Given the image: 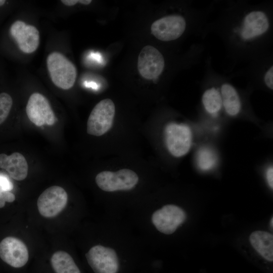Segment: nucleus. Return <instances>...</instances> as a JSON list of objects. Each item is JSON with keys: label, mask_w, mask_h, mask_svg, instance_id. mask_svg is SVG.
Masks as SVG:
<instances>
[{"label": "nucleus", "mask_w": 273, "mask_h": 273, "mask_svg": "<svg viewBox=\"0 0 273 273\" xmlns=\"http://www.w3.org/2000/svg\"><path fill=\"white\" fill-rule=\"evenodd\" d=\"M47 65L52 81L57 87L68 89L75 82L77 71L75 65L60 53L49 55Z\"/></svg>", "instance_id": "obj_1"}, {"label": "nucleus", "mask_w": 273, "mask_h": 273, "mask_svg": "<svg viewBox=\"0 0 273 273\" xmlns=\"http://www.w3.org/2000/svg\"><path fill=\"white\" fill-rule=\"evenodd\" d=\"M164 134L166 146L172 156L180 157L189 152L192 145L193 134L187 124L170 123L166 126Z\"/></svg>", "instance_id": "obj_2"}, {"label": "nucleus", "mask_w": 273, "mask_h": 273, "mask_svg": "<svg viewBox=\"0 0 273 273\" xmlns=\"http://www.w3.org/2000/svg\"><path fill=\"white\" fill-rule=\"evenodd\" d=\"M115 113V107L110 99L99 102L93 108L87 122V132L95 136H101L112 127Z\"/></svg>", "instance_id": "obj_3"}, {"label": "nucleus", "mask_w": 273, "mask_h": 273, "mask_svg": "<svg viewBox=\"0 0 273 273\" xmlns=\"http://www.w3.org/2000/svg\"><path fill=\"white\" fill-rule=\"evenodd\" d=\"M138 181L136 173L126 168L116 172L102 171L96 177L98 186L103 191L110 192L130 190L135 186Z\"/></svg>", "instance_id": "obj_4"}, {"label": "nucleus", "mask_w": 273, "mask_h": 273, "mask_svg": "<svg viewBox=\"0 0 273 273\" xmlns=\"http://www.w3.org/2000/svg\"><path fill=\"white\" fill-rule=\"evenodd\" d=\"M85 256L95 273H117L119 260L115 250L98 245L92 247Z\"/></svg>", "instance_id": "obj_5"}, {"label": "nucleus", "mask_w": 273, "mask_h": 273, "mask_svg": "<svg viewBox=\"0 0 273 273\" xmlns=\"http://www.w3.org/2000/svg\"><path fill=\"white\" fill-rule=\"evenodd\" d=\"M67 201V194L63 188L58 186L50 187L37 199L38 211L45 217L56 216L65 208Z\"/></svg>", "instance_id": "obj_6"}, {"label": "nucleus", "mask_w": 273, "mask_h": 273, "mask_svg": "<svg viewBox=\"0 0 273 273\" xmlns=\"http://www.w3.org/2000/svg\"><path fill=\"white\" fill-rule=\"evenodd\" d=\"M186 212L179 207L169 204L155 211L152 221L160 232L169 235L173 233L186 219Z\"/></svg>", "instance_id": "obj_7"}, {"label": "nucleus", "mask_w": 273, "mask_h": 273, "mask_svg": "<svg viewBox=\"0 0 273 273\" xmlns=\"http://www.w3.org/2000/svg\"><path fill=\"white\" fill-rule=\"evenodd\" d=\"M185 18L178 15H171L154 21L151 27V33L158 39L169 41L178 38L185 31Z\"/></svg>", "instance_id": "obj_8"}, {"label": "nucleus", "mask_w": 273, "mask_h": 273, "mask_svg": "<svg viewBox=\"0 0 273 273\" xmlns=\"http://www.w3.org/2000/svg\"><path fill=\"white\" fill-rule=\"evenodd\" d=\"M27 115L31 122L37 126L53 125L56 117L48 99L38 93L32 94L26 107Z\"/></svg>", "instance_id": "obj_9"}, {"label": "nucleus", "mask_w": 273, "mask_h": 273, "mask_svg": "<svg viewBox=\"0 0 273 273\" xmlns=\"http://www.w3.org/2000/svg\"><path fill=\"white\" fill-rule=\"evenodd\" d=\"M165 66L162 54L155 47L146 46L141 51L138 60V69L141 75L147 79L157 78Z\"/></svg>", "instance_id": "obj_10"}, {"label": "nucleus", "mask_w": 273, "mask_h": 273, "mask_svg": "<svg viewBox=\"0 0 273 273\" xmlns=\"http://www.w3.org/2000/svg\"><path fill=\"white\" fill-rule=\"evenodd\" d=\"M0 257L10 266L19 268L27 262L28 251L21 240L14 237H8L0 243Z\"/></svg>", "instance_id": "obj_11"}, {"label": "nucleus", "mask_w": 273, "mask_h": 273, "mask_svg": "<svg viewBox=\"0 0 273 273\" xmlns=\"http://www.w3.org/2000/svg\"><path fill=\"white\" fill-rule=\"evenodd\" d=\"M10 32L23 52L31 53L37 49L39 34L35 26L27 25L24 22L18 20L12 24Z\"/></svg>", "instance_id": "obj_12"}, {"label": "nucleus", "mask_w": 273, "mask_h": 273, "mask_svg": "<svg viewBox=\"0 0 273 273\" xmlns=\"http://www.w3.org/2000/svg\"><path fill=\"white\" fill-rule=\"evenodd\" d=\"M268 27L266 14L260 11H252L244 18L241 36L243 39L248 40L263 34Z\"/></svg>", "instance_id": "obj_13"}, {"label": "nucleus", "mask_w": 273, "mask_h": 273, "mask_svg": "<svg viewBox=\"0 0 273 273\" xmlns=\"http://www.w3.org/2000/svg\"><path fill=\"white\" fill-rule=\"evenodd\" d=\"M0 168L5 169L16 180L24 179L28 173V164L24 156L19 152L10 155L0 154Z\"/></svg>", "instance_id": "obj_14"}, {"label": "nucleus", "mask_w": 273, "mask_h": 273, "mask_svg": "<svg viewBox=\"0 0 273 273\" xmlns=\"http://www.w3.org/2000/svg\"><path fill=\"white\" fill-rule=\"evenodd\" d=\"M249 240L253 247L265 259L273 260V236L269 233L256 231L252 233Z\"/></svg>", "instance_id": "obj_15"}, {"label": "nucleus", "mask_w": 273, "mask_h": 273, "mask_svg": "<svg viewBox=\"0 0 273 273\" xmlns=\"http://www.w3.org/2000/svg\"><path fill=\"white\" fill-rule=\"evenodd\" d=\"M222 106L226 113L231 116L239 114L241 103L238 94L235 88L229 83H224L221 87Z\"/></svg>", "instance_id": "obj_16"}, {"label": "nucleus", "mask_w": 273, "mask_h": 273, "mask_svg": "<svg viewBox=\"0 0 273 273\" xmlns=\"http://www.w3.org/2000/svg\"><path fill=\"white\" fill-rule=\"evenodd\" d=\"M51 262L56 273H81L72 257L65 251L56 252Z\"/></svg>", "instance_id": "obj_17"}, {"label": "nucleus", "mask_w": 273, "mask_h": 273, "mask_svg": "<svg viewBox=\"0 0 273 273\" xmlns=\"http://www.w3.org/2000/svg\"><path fill=\"white\" fill-rule=\"evenodd\" d=\"M202 101L206 112L213 117L217 116L222 106L221 94L214 87L205 91Z\"/></svg>", "instance_id": "obj_18"}, {"label": "nucleus", "mask_w": 273, "mask_h": 273, "mask_svg": "<svg viewBox=\"0 0 273 273\" xmlns=\"http://www.w3.org/2000/svg\"><path fill=\"white\" fill-rule=\"evenodd\" d=\"M217 156L214 150L208 146L200 148L196 154V163L202 171H209L217 164Z\"/></svg>", "instance_id": "obj_19"}, {"label": "nucleus", "mask_w": 273, "mask_h": 273, "mask_svg": "<svg viewBox=\"0 0 273 273\" xmlns=\"http://www.w3.org/2000/svg\"><path fill=\"white\" fill-rule=\"evenodd\" d=\"M13 105V100L6 93L0 94V125L8 117Z\"/></svg>", "instance_id": "obj_20"}, {"label": "nucleus", "mask_w": 273, "mask_h": 273, "mask_svg": "<svg viewBox=\"0 0 273 273\" xmlns=\"http://www.w3.org/2000/svg\"><path fill=\"white\" fill-rule=\"evenodd\" d=\"M15 200V195L9 191H6L0 187V208L4 207L5 203L13 202Z\"/></svg>", "instance_id": "obj_21"}, {"label": "nucleus", "mask_w": 273, "mask_h": 273, "mask_svg": "<svg viewBox=\"0 0 273 273\" xmlns=\"http://www.w3.org/2000/svg\"><path fill=\"white\" fill-rule=\"evenodd\" d=\"M0 187L6 191L10 192L13 185L7 175L0 172Z\"/></svg>", "instance_id": "obj_22"}, {"label": "nucleus", "mask_w": 273, "mask_h": 273, "mask_svg": "<svg viewBox=\"0 0 273 273\" xmlns=\"http://www.w3.org/2000/svg\"><path fill=\"white\" fill-rule=\"evenodd\" d=\"M273 67L271 66L266 72L264 80L266 86L271 89H273Z\"/></svg>", "instance_id": "obj_23"}, {"label": "nucleus", "mask_w": 273, "mask_h": 273, "mask_svg": "<svg viewBox=\"0 0 273 273\" xmlns=\"http://www.w3.org/2000/svg\"><path fill=\"white\" fill-rule=\"evenodd\" d=\"M63 4L67 6H72L77 3L87 5L91 3V0H62L61 1Z\"/></svg>", "instance_id": "obj_24"}, {"label": "nucleus", "mask_w": 273, "mask_h": 273, "mask_svg": "<svg viewBox=\"0 0 273 273\" xmlns=\"http://www.w3.org/2000/svg\"><path fill=\"white\" fill-rule=\"evenodd\" d=\"M266 178L267 182L271 189L273 188V168L272 166H269L266 171Z\"/></svg>", "instance_id": "obj_25"}, {"label": "nucleus", "mask_w": 273, "mask_h": 273, "mask_svg": "<svg viewBox=\"0 0 273 273\" xmlns=\"http://www.w3.org/2000/svg\"><path fill=\"white\" fill-rule=\"evenodd\" d=\"M6 1L5 0H0V6L4 5Z\"/></svg>", "instance_id": "obj_26"}, {"label": "nucleus", "mask_w": 273, "mask_h": 273, "mask_svg": "<svg viewBox=\"0 0 273 273\" xmlns=\"http://www.w3.org/2000/svg\"><path fill=\"white\" fill-rule=\"evenodd\" d=\"M270 225L271 227V228H273V218H272V217L271 218V219L270 220Z\"/></svg>", "instance_id": "obj_27"}]
</instances>
